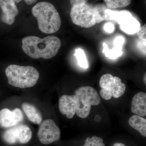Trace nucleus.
Instances as JSON below:
<instances>
[{
	"label": "nucleus",
	"mask_w": 146,
	"mask_h": 146,
	"mask_svg": "<svg viewBox=\"0 0 146 146\" xmlns=\"http://www.w3.org/2000/svg\"><path fill=\"white\" fill-rule=\"evenodd\" d=\"M22 48L26 54L35 59H48L57 54L61 46L57 36H49L44 38L29 36L22 40Z\"/></svg>",
	"instance_id": "obj_1"
},
{
	"label": "nucleus",
	"mask_w": 146,
	"mask_h": 146,
	"mask_svg": "<svg viewBox=\"0 0 146 146\" xmlns=\"http://www.w3.org/2000/svg\"><path fill=\"white\" fill-rule=\"evenodd\" d=\"M32 12L37 19L38 27L42 32L52 34L59 30L61 19L56 9L51 3H38L33 7Z\"/></svg>",
	"instance_id": "obj_2"
},
{
	"label": "nucleus",
	"mask_w": 146,
	"mask_h": 146,
	"mask_svg": "<svg viewBox=\"0 0 146 146\" xmlns=\"http://www.w3.org/2000/svg\"><path fill=\"white\" fill-rule=\"evenodd\" d=\"M5 73L10 85L22 89L33 87L39 77V72L31 66L9 65Z\"/></svg>",
	"instance_id": "obj_3"
},
{
	"label": "nucleus",
	"mask_w": 146,
	"mask_h": 146,
	"mask_svg": "<svg viewBox=\"0 0 146 146\" xmlns=\"http://www.w3.org/2000/svg\"><path fill=\"white\" fill-rule=\"evenodd\" d=\"M76 100V114L79 117L85 119L89 116L91 106H96L101 100L96 90L90 86H82L75 92Z\"/></svg>",
	"instance_id": "obj_4"
},
{
	"label": "nucleus",
	"mask_w": 146,
	"mask_h": 146,
	"mask_svg": "<svg viewBox=\"0 0 146 146\" xmlns=\"http://www.w3.org/2000/svg\"><path fill=\"white\" fill-rule=\"evenodd\" d=\"M101 88L100 94L103 99L108 100L112 98H118L125 93L126 86L122 82L121 80L117 76H113L109 74L102 76L99 82Z\"/></svg>",
	"instance_id": "obj_5"
},
{
	"label": "nucleus",
	"mask_w": 146,
	"mask_h": 146,
	"mask_svg": "<svg viewBox=\"0 0 146 146\" xmlns=\"http://www.w3.org/2000/svg\"><path fill=\"white\" fill-rule=\"evenodd\" d=\"M71 20L73 23L84 28H89L97 24L95 7L89 4L72 7L70 11Z\"/></svg>",
	"instance_id": "obj_6"
},
{
	"label": "nucleus",
	"mask_w": 146,
	"mask_h": 146,
	"mask_svg": "<svg viewBox=\"0 0 146 146\" xmlns=\"http://www.w3.org/2000/svg\"><path fill=\"white\" fill-rule=\"evenodd\" d=\"M32 137V132L29 127L24 124H18L9 128L3 134L6 143L10 145L25 144L28 143Z\"/></svg>",
	"instance_id": "obj_7"
},
{
	"label": "nucleus",
	"mask_w": 146,
	"mask_h": 146,
	"mask_svg": "<svg viewBox=\"0 0 146 146\" xmlns=\"http://www.w3.org/2000/svg\"><path fill=\"white\" fill-rule=\"evenodd\" d=\"M37 136L42 143L49 145L60 139V129L53 120L48 119L40 124Z\"/></svg>",
	"instance_id": "obj_8"
},
{
	"label": "nucleus",
	"mask_w": 146,
	"mask_h": 146,
	"mask_svg": "<svg viewBox=\"0 0 146 146\" xmlns=\"http://www.w3.org/2000/svg\"><path fill=\"white\" fill-rule=\"evenodd\" d=\"M115 21L119 25L121 29L127 34H135L141 27L140 23L129 11H118Z\"/></svg>",
	"instance_id": "obj_9"
},
{
	"label": "nucleus",
	"mask_w": 146,
	"mask_h": 146,
	"mask_svg": "<svg viewBox=\"0 0 146 146\" xmlns=\"http://www.w3.org/2000/svg\"><path fill=\"white\" fill-rule=\"evenodd\" d=\"M24 118L23 112L19 108L13 110L3 108L0 110V126L6 128L13 127L22 122Z\"/></svg>",
	"instance_id": "obj_10"
},
{
	"label": "nucleus",
	"mask_w": 146,
	"mask_h": 146,
	"mask_svg": "<svg viewBox=\"0 0 146 146\" xmlns=\"http://www.w3.org/2000/svg\"><path fill=\"white\" fill-rule=\"evenodd\" d=\"M0 7L2 10L1 21L7 25H12L18 13L15 1L13 0H0Z\"/></svg>",
	"instance_id": "obj_11"
},
{
	"label": "nucleus",
	"mask_w": 146,
	"mask_h": 146,
	"mask_svg": "<svg viewBox=\"0 0 146 146\" xmlns=\"http://www.w3.org/2000/svg\"><path fill=\"white\" fill-rule=\"evenodd\" d=\"M58 107L60 113L66 115L67 118L71 119L76 114V100L74 95H64L58 101Z\"/></svg>",
	"instance_id": "obj_12"
},
{
	"label": "nucleus",
	"mask_w": 146,
	"mask_h": 146,
	"mask_svg": "<svg viewBox=\"0 0 146 146\" xmlns=\"http://www.w3.org/2000/svg\"><path fill=\"white\" fill-rule=\"evenodd\" d=\"M131 112L142 117L146 116V94L141 91L136 94L131 100Z\"/></svg>",
	"instance_id": "obj_13"
},
{
	"label": "nucleus",
	"mask_w": 146,
	"mask_h": 146,
	"mask_svg": "<svg viewBox=\"0 0 146 146\" xmlns=\"http://www.w3.org/2000/svg\"><path fill=\"white\" fill-rule=\"evenodd\" d=\"M22 108L27 117L32 123L36 125L42 123L43 118L41 112L35 106L28 103H24Z\"/></svg>",
	"instance_id": "obj_14"
},
{
	"label": "nucleus",
	"mask_w": 146,
	"mask_h": 146,
	"mask_svg": "<svg viewBox=\"0 0 146 146\" xmlns=\"http://www.w3.org/2000/svg\"><path fill=\"white\" fill-rule=\"evenodd\" d=\"M129 124L134 129L137 131L142 136H146V119L145 118L134 115L128 120Z\"/></svg>",
	"instance_id": "obj_15"
},
{
	"label": "nucleus",
	"mask_w": 146,
	"mask_h": 146,
	"mask_svg": "<svg viewBox=\"0 0 146 146\" xmlns=\"http://www.w3.org/2000/svg\"><path fill=\"white\" fill-rule=\"evenodd\" d=\"M106 6L109 9L126 7L130 4L131 0H104Z\"/></svg>",
	"instance_id": "obj_16"
},
{
	"label": "nucleus",
	"mask_w": 146,
	"mask_h": 146,
	"mask_svg": "<svg viewBox=\"0 0 146 146\" xmlns=\"http://www.w3.org/2000/svg\"><path fill=\"white\" fill-rule=\"evenodd\" d=\"M74 55L76 57L79 65L81 68L84 69H87L89 67L88 61L86 55L84 51L81 48H78L76 49Z\"/></svg>",
	"instance_id": "obj_17"
},
{
	"label": "nucleus",
	"mask_w": 146,
	"mask_h": 146,
	"mask_svg": "<svg viewBox=\"0 0 146 146\" xmlns=\"http://www.w3.org/2000/svg\"><path fill=\"white\" fill-rule=\"evenodd\" d=\"M103 52L105 53L106 57L111 59H115L119 57L122 54L121 50L117 48L114 47L112 49L109 50L108 48L107 45L104 43Z\"/></svg>",
	"instance_id": "obj_18"
},
{
	"label": "nucleus",
	"mask_w": 146,
	"mask_h": 146,
	"mask_svg": "<svg viewBox=\"0 0 146 146\" xmlns=\"http://www.w3.org/2000/svg\"><path fill=\"white\" fill-rule=\"evenodd\" d=\"M83 146H105L104 140L100 137L94 136L91 138L88 137L85 140Z\"/></svg>",
	"instance_id": "obj_19"
},
{
	"label": "nucleus",
	"mask_w": 146,
	"mask_h": 146,
	"mask_svg": "<svg viewBox=\"0 0 146 146\" xmlns=\"http://www.w3.org/2000/svg\"><path fill=\"white\" fill-rule=\"evenodd\" d=\"M95 7L96 12L97 24L100 23L102 21H105V12L108 8L106 6L102 4L97 5Z\"/></svg>",
	"instance_id": "obj_20"
},
{
	"label": "nucleus",
	"mask_w": 146,
	"mask_h": 146,
	"mask_svg": "<svg viewBox=\"0 0 146 146\" xmlns=\"http://www.w3.org/2000/svg\"><path fill=\"white\" fill-rule=\"evenodd\" d=\"M117 11H115L111 9H107L105 12V21H115L116 20Z\"/></svg>",
	"instance_id": "obj_21"
},
{
	"label": "nucleus",
	"mask_w": 146,
	"mask_h": 146,
	"mask_svg": "<svg viewBox=\"0 0 146 146\" xmlns=\"http://www.w3.org/2000/svg\"><path fill=\"white\" fill-rule=\"evenodd\" d=\"M125 41L124 38L121 36H119L116 37L114 41V44L115 47L121 50L122 49L123 44Z\"/></svg>",
	"instance_id": "obj_22"
},
{
	"label": "nucleus",
	"mask_w": 146,
	"mask_h": 146,
	"mask_svg": "<svg viewBox=\"0 0 146 146\" xmlns=\"http://www.w3.org/2000/svg\"><path fill=\"white\" fill-rule=\"evenodd\" d=\"M137 35L141 40H146V25L141 27L137 32Z\"/></svg>",
	"instance_id": "obj_23"
},
{
	"label": "nucleus",
	"mask_w": 146,
	"mask_h": 146,
	"mask_svg": "<svg viewBox=\"0 0 146 146\" xmlns=\"http://www.w3.org/2000/svg\"><path fill=\"white\" fill-rule=\"evenodd\" d=\"M72 7L82 5L87 3L88 0H70Z\"/></svg>",
	"instance_id": "obj_24"
},
{
	"label": "nucleus",
	"mask_w": 146,
	"mask_h": 146,
	"mask_svg": "<svg viewBox=\"0 0 146 146\" xmlns=\"http://www.w3.org/2000/svg\"><path fill=\"white\" fill-rule=\"evenodd\" d=\"M104 29L106 32L112 33L115 30V26L113 24L108 23L105 25Z\"/></svg>",
	"instance_id": "obj_25"
},
{
	"label": "nucleus",
	"mask_w": 146,
	"mask_h": 146,
	"mask_svg": "<svg viewBox=\"0 0 146 146\" xmlns=\"http://www.w3.org/2000/svg\"><path fill=\"white\" fill-rule=\"evenodd\" d=\"M13 1L16 3H19L21 2L22 1H24L28 5H32L36 2L37 0H13Z\"/></svg>",
	"instance_id": "obj_26"
},
{
	"label": "nucleus",
	"mask_w": 146,
	"mask_h": 146,
	"mask_svg": "<svg viewBox=\"0 0 146 146\" xmlns=\"http://www.w3.org/2000/svg\"><path fill=\"white\" fill-rule=\"evenodd\" d=\"M114 146H126L122 143H116L114 144Z\"/></svg>",
	"instance_id": "obj_27"
}]
</instances>
